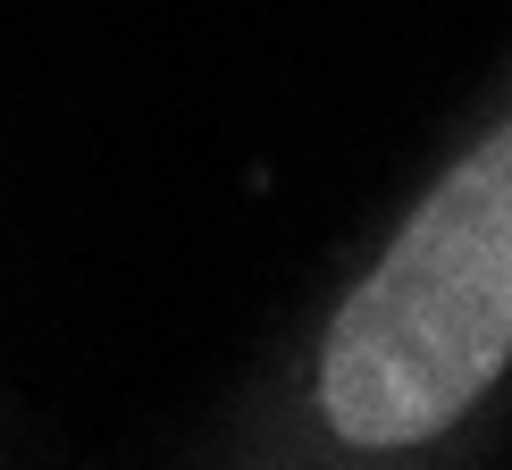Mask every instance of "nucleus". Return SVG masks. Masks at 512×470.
Here are the masks:
<instances>
[{
    "label": "nucleus",
    "instance_id": "f257e3e1",
    "mask_svg": "<svg viewBox=\"0 0 512 470\" xmlns=\"http://www.w3.org/2000/svg\"><path fill=\"white\" fill-rule=\"evenodd\" d=\"M512 370V118L462 152L395 227L319 336V429L345 454L454 437Z\"/></svg>",
    "mask_w": 512,
    "mask_h": 470
}]
</instances>
